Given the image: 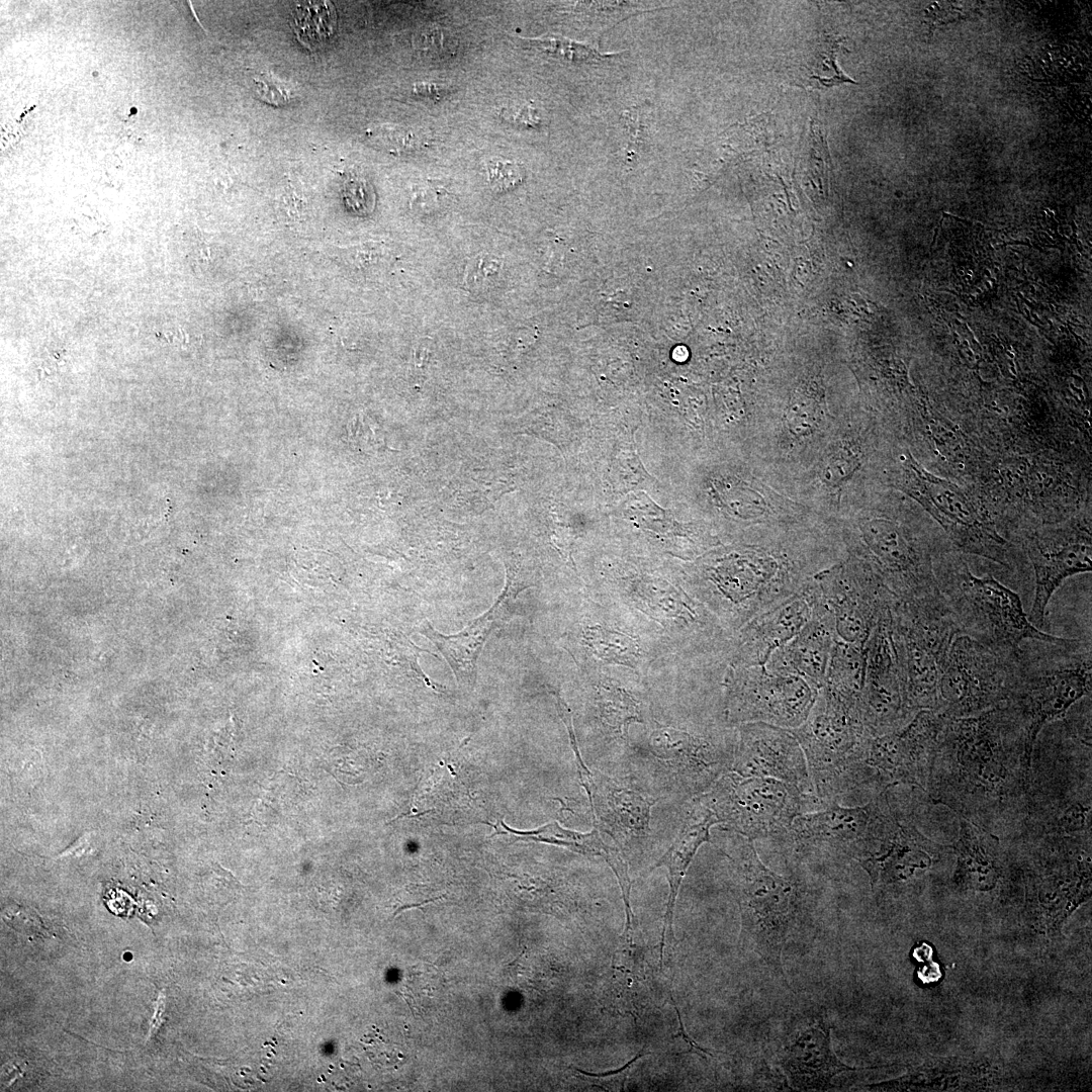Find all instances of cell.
<instances>
[{
	"mask_svg": "<svg viewBox=\"0 0 1092 1092\" xmlns=\"http://www.w3.org/2000/svg\"><path fill=\"white\" fill-rule=\"evenodd\" d=\"M1031 779L1025 732L1001 704L975 716L945 717L925 792L934 804L997 835L1023 825Z\"/></svg>",
	"mask_w": 1092,
	"mask_h": 1092,
	"instance_id": "obj_1",
	"label": "cell"
},
{
	"mask_svg": "<svg viewBox=\"0 0 1092 1092\" xmlns=\"http://www.w3.org/2000/svg\"><path fill=\"white\" fill-rule=\"evenodd\" d=\"M1090 644L1028 640L1021 644L1009 678L1004 705L1022 726L1031 753L1038 734L1062 720L1082 699L1091 697Z\"/></svg>",
	"mask_w": 1092,
	"mask_h": 1092,
	"instance_id": "obj_2",
	"label": "cell"
},
{
	"mask_svg": "<svg viewBox=\"0 0 1092 1092\" xmlns=\"http://www.w3.org/2000/svg\"><path fill=\"white\" fill-rule=\"evenodd\" d=\"M724 845L741 914L739 941L784 977L782 952L801 911L798 888L761 861L753 840L729 829Z\"/></svg>",
	"mask_w": 1092,
	"mask_h": 1092,
	"instance_id": "obj_3",
	"label": "cell"
},
{
	"mask_svg": "<svg viewBox=\"0 0 1092 1092\" xmlns=\"http://www.w3.org/2000/svg\"><path fill=\"white\" fill-rule=\"evenodd\" d=\"M938 589L960 634L998 650L1017 652L1028 640L1062 642L1066 638L1035 627L1014 590L992 575H975L959 558L934 566Z\"/></svg>",
	"mask_w": 1092,
	"mask_h": 1092,
	"instance_id": "obj_4",
	"label": "cell"
},
{
	"mask_svg": "<svg viewBox=\"0 0 1092 1092\" xmlns=\"http://www.w3.org/2000/svg\"><path fill=\"white\" fill-rule=\"evenodd\" d=\"M788 730L803 749L813 790L824 804L866 786L861 750L869 735L855 708L822 687L805 722Z\"/></svg>",
	"mask_w": 1092,
	"mask_h": 1092,
	"instance_id": "obj_5",
	"label": "cell"
},
{
	"mask_svg": "<svg viewBox=\"0 0 1092 1092\" xmlns=\"http://www.w3.org/2000/svg\"><path fill=\"white\" fill-rule=\"evenodd\" d=\"M776 547H748L709 562L704 577L725 604L736 629L789 599L819 570Z\"/></svg>",
	"mask_w": 1092,
	"mask_h": 1092,
	"instance_id": "obj_6",
	"label": "cell"
},
{
	"mask_svg": "<svg viewBox=\"0 0 1092 1092\" xmlns=\"http://www.w3.org/2000/svg\"><path fill=\"white\" fill-rule=\"evenodd\" d=\"M891 626L909 709L936 711L941 668L960 634L943 597L896 601Z\"/></svg>",
	"mask_w": 1092,
	"mask_h": 1092,
	"instance_id": "obj_7",
	"label": "cell"
},
{
	"mask_svg": "<svg viewBox=\"0 0 1092 1092\" xmlns=\"http://www.w3.org/2000/svg\"><path fill=\"white\" fill-rule=\"evenodd\" d=\"M701 797L718 824L751 839L786 837L800 814L824 806L816 796L770 778L724 774Z\"/></svg>",
	"mask_w": 1092,
	"mask_h": 1092,
	"instance_id": "obj_8",
	"label": "cell"
},
{
	"mask_svg": "<svg viewBox=\"0 0 1092 1092\" xmlns=\"http://www.w3.org/2000/svg\"><path fill=\"white\" fill-rule=\"evenodd\" d=\"M852 540L856 559L873 570L896 601L940 594L930 544L910 524L872 516L856 522Z\"/></svg>",
	"mask_w": 1092,
	"mask_h": 1092,
	"instance_id": "obj_9",
	"label": "cell"
},
{
	"mask_svg": "<svg viewBox=\"0 0 1092 1092\" xmlns=\"http://www.w3.org/2000/svg\"><path fill=\"white\" fill-rule=\"evenodd\" d=\"M899 823L888 790L861 806L827 803L798 815L786 835L803 854H821L856 861L879 850Z\"/></svg>",
	"mask_w": 1092,
	"mask_h": 1092,
	"instance_id": "obj_10",
	"label": "cell"
},
{
	"mask_svg": "<svg viewBox=\"0 0 1092 1092\" xmlns=\"http://www.w3.org/2000/svg\"><path fill=\"white\" fill-rule=\"evenodd\" d=\"M1018 651L998 650L958 634L941 668L936 712L970 717L1003 704Z\"/></svg>",
	"mask_w": 1092,
	"mask_h": 1092,
	"instance_id": "obj_11",
	"label": "cell"
},
{
	"mask_svg": "<svg viewBox=\"0 0 1092 1092\" xmlns=\"http://www.w3.org/2000/svg\"><path fill=\"white\" fill-rule=\"evenodd\" d=\"M900 462V488L924 507L960 549L1009 566L1008 543L959 486L931 474L909 454Z\"/></svg>",
	"mask_w": 1092,
	"mask_h": 1092,
	"instance_id": "obj_12",
	"label": "cell"
},
{
	"mask_svg": "<svg viewBox=\"0 0 1092 1092\" xmlns=\"http://www.w3.org/2000/svg\"><path fill=\"white\" fill-rule=\"evenodd\" d=\"M809 588L830 621L835 640L866 645L883 614L896 602L862 561L852 558L814 575Z\"/></svg>",
	"mask_w": 1092,
	"mask_h": 1092,
	"instance_id": "obj_13",
	"label": "cell"
},
{
	"mask_svg": "<svg viewBox=\"0 0 1092 1092\" xmlns=\"http://www.w3.org/2000/svg\"><path fill=\"white\" fill-rule=\"evenodd\" d=\"M725 711L733 723L761 722L794 729L807 719L820 689L765 665L736 666L726 676Z\"/></svg>",
	"mask_w": 1092,
	"mask_h": 1092,
	"instance_id": "obj_14",
	"label": "cell"
},
{
	"mask_svg": "<svg viewBox=\"0 0 1092 1092\" xmlns=\"http://www.w3.org/2000/svg\"><path fill=\"white\" fill-rule=\"evenodd\" d=\"M945 716L933 710L918 711L902 728L879 736H867L861 763L867 785L881 791L903 784L925 792L932 758Z\"/></svg>",
	"mask_w": 1092,
	"mask_h": 1092,
	"instance_id": "obj_15",
	"label": "cell"
},
{
	"mask_svg": "<svg viewBox=\"0 0 1092 1092\" xmlns=\"http://www.w3.org/2000/svg\"><path fill=\"white\" fill-rule=\"evenodd\" d=\"M647 744L655 777L681 795L706 793L732 767L734 750L701 734L663 727L651 732Z\"/></svg>",
	"mask_w": 1092,
	"mask_h": 1092,
	"instance_id": "obj_16",
	"label": "cell"
},
{
	"mask_svg": "<svg viewBox=\"0 0 1092 1092\" xmlns=\"http://www.w3.org/2000/svg\"><path fill=\"white\" fill-rule=\"evenodd\" d=\"M891 607L880 618L866 644L858 713L869 736L896 731L915 715L906 699L891 626Z\"/></svg>",
	"mask_w": 1092,
	"mask_h": 1092,
	"instance_id": "obj_17",
	"label": "cell"
},
{
	"mask_svg": "<svg viewBox=\"0 0 1092 1092\" xmlns=\"http://www.w3.org/2000/svg\"><path fill=\"white\" fill-rule=\"evenodd\" d=\"M564 724L575 755L579 780L592 809L596 828L610 836L626 855L647 845L651 837V808L657 799L625 787L614 779L588 769L580 755L571 719Z\"/></svg>",
	"mask_w": 1092,
	"mask_h": 1092,
	"instance_id": "obj_18",
	"label": "cell"
},
{
	"mask_svg": "<svg viewBox=\"0 0 1092 1092\" xmlns=\"http://www.w3.org/2000/svg\"><path fill=\"white\" fill-rule=\"evenodd\" d=\"M1084 767L1054 770L1049 780L1031 779L1025 837L1091 836V776L1090 767Z\"/></svg>",
	"mask_w": 1092,
	"mask_h": 1092,
	"instance_id": "obj_19",
	"label": "cell"
},
{
	"mask_svg": "<svg viewBox=\"0 0 1092 1092\" xmlns=\"http://www.w3.org/2000/svg\"><path fill=\"white\" fill-rule=\"evenodd\" d=\"M1034 571V595L1029 621L1043 626L1050 600L1068 577L1091 571V533L1085 522H1071L1059 528L1031 533L1026 541Z\"/></svg>",
	"mask_w": 1092,
	"mask_h": 1092,
	"instance_id": "obj_20",
	"label": "cell"
},
{
	"mask_svg": "<svg viewBox=\"0 0 1092 1092\" xmlns=\"http://www.w3.org/2000/svg\"><path fill=\"white\" fill-rule=\"evenodd\" d=\"M731 770L743 778L776 779L816 795L803 749L786 728L761 722L740 724Z\"/></svg>",
	"mask_w": 1092,
	"mask_h": 1092,
	"instance_id": "obj_21",
	"label": "cell"
},
{
	"mask_svg": "<svg viewBox=\"0 0 1092 1092\" xmlns=\"http://www.w3.org/2000/svg\"><path fill=\"white\" fill-rule=\"evenodd\" d=\"M527 584L518 571L508 569L506 585L493 606L457 634L443 635L428 622L420 632L429 638L444 655L459 684L473 687L476 679L478 655L491 631L506 621L513 603Z\"/></svg>",
	"mask_w": 1092,
	"mask_h": 1092,
	"instance_id": "obj_22",
	"label": "cell"
},
{
	"mask_svg": "<svg viewBox=\"0 0 1092 1092\" xmlns=\"http://www.w3.org/2000/svg\"><path fill=\"white\" fill-rule=\"evenodd\" d=\"M951 845L935 842L913 824L900 821L874 854L857 860L868 873L874 891L909 882L924 875Z\"/></svg>",
	"mask_w": 1092,
	"mask_h": 1092,
	"instance_id": "obj_23",
	"label": "cell"
},
{
	"mask_svg": "<svg viewBox=\"0 0 1092 1092\" xmlns=\"http://www.w3.org/2000/svg\"><path fill=\"white\" fill-rule=\"evenodd\" d=\"M777 1057L790 1084L799 1090H827L837 1075L855 1071L836 1057L830 1027L822 1019L804 1023L789 1034Z\"/></svg>",
	"mask_w": 1092,
	"mask_h": 1092,
	"instance_id": "obj_24",
	"label": "cell"
},
{
	"mask_svg": "<svg viewBox=\"0 0 1092 1092\" xmlns=\"http://www.w3.org/2000/svg\"><path fill=\"white\" fill-rule=\"evenodd\" d=\"M812 616L813 606L806 584L740 628L733 662L736 666L764 665L777 649L795 638Z\"/></svg>",
	"mask_w": 1092,
	"mask_h": 1092,
	"instance_id": "obj_25",
	"label": "cell"
},
{
	"mask_svg": "<svg viewBox=\"0 0 1092 1092\" xmlns=\"http://www.w3.org/2000/svg\"><path fill=\"white\" fill-rule=\"evenodd\" d=\"M715 824L718 822L712 810L701 796L696 798L677 836L654 866V868L664 867L667 870L669 884L660 940V965L663 960L666 934H669L670 939L674 937L673 915L679 887L699 847L704 842H711L710 828Z\"/></svg>",
	"mask_w": 1092,
	"mask_h": 1092,
	"instance_id": "obj_26",
	"label": "cell"
},
{
	"mask_svg": "<svg viewBox=\"0 0 1092 1092\" xmlns=\"http://www.w3.org/2000/svg\"><path fill=\"white\" fill-rule=\"evenodd\" d=\"M1001 845L997 835L960 818L959 835L951 844L957 855L954 884L965 890H992L1001 876Z\"/></svg>",
	"mask_w": 1092,
	"mask_h": 1092,
	"instance_id": "obj_27",
	"label": "cell"
},
{
	"mask_svg": "<svg viewBox=\"0 0 1092 1092\" xmlns=\"http://www.w3.org/2000/svg\"><path fill=\"white\" fill-rule=\"evenodd\" d=\"M834 642L830 621L824 615L815 614L794 639L770 655L764 665L772 670L798 674L821 689Z\"/></svg>",
	"mask_w": 1092,
	"mask_h": 1092,
	"instance_id": "obj_28",
	"label": "cell"
},
{
	"mask_svg": "<svg viewBox=\"0 0 1092 1092\" xmlns=\"http://www.w3.org/2000/svg\"><path fill=\"white\" fill-rule=\"evenodd\" d=\"M507 829L518 835V839L552 843L589 857H602L610 866L618 880L626 914L624 935L629 936V933L633 930L634 920L630 902L632 882L629 875L627 857L616 844L607 843L603 839L602 833L597 828L589 832L582 833L564 829L556 822L549 823L532 831H516L509 827H507Z\"/></svg>",
	"mask_w": 1092,
	"mask_h": 1092,
	"instance_id": "obj_29",
	"label": "cell"
},
{
	"mask_svg": "<svg viewBox=\"0 0 1092 1092\" xmlns=\"http://www.w3.org/2000/svg\"><path fill=\"white\" fill-rule=\"evenodd\" d=\"M866 658V645L835 640L823 685V688L855 708L857 712L864 679Z\"/></svg>",
	"mask_w": 1092,
	"mask_h": 1092,
	"instance_id": "obj_30",
	"label": "cell"
},
{
	"mask_svg": "<svg viewBox=\"0 0 1092 1092\" xmlns=\"http://www.w3.org/2000/svg\"><path fill=\"white\" fill-rule=\"evenodd\" d=\"M624 510L641 528L657 536L684 538L699 551L714 545V537L703 527L677 523L668 511L659 508L643 492L630 496Z\"/></svg>",
	"mask_w": 1092,
	"mask_h": 1092,
	"instance_id": "obj_31",
	"label": "cell"
},
{
	"mask_svg": "<svg viewBox=\"0 0 1092 1092\" xmlns=\"http://www.w3.org/2000/svg\"><path fill=\"white\" fill-rule=\"evenodd\" d=\"M292 26L303 46L311 50L321 48L336 30L335 8L328 1L297 2L292 11Z\"/></svg>",
	"mask_w": 1092,
	"mask_h": 1092,
	"instance_id": "obj_32",
	"label": "cell"
},
{
	"mask_svg": "<svg viewBox=\"0 0 1092 1092\" xmlns=\"http://www.w3.org/2000/svg\"><path fill=\"white\" fill-rule=\"evenodd\" d=\"M527 48L543 53L560 62L582 67L599 68L619 58L621 53L604 54L589 43L561 35L521 38Z\"/></svg>",
	"mask_w": 1092,
	"mask_h": 1092,
	"instance_id": "obj_33",
	"label": "cell"
},
{
	"mask_svg": "<svg viewBox=\"0 0 1092 1092\" xmlns=\"http://www.w3.org/2000/svg\"><path fill=\"white\" fill-rule=\"evenodd\" d=\"M596 704L603 724L623 739H626L631 723L643 722L640 704L624 689L600 686Z\"/></svg>",
	"mask_w": 1092,
	"mask_h": 1092,
	"instance_id": "obj_34",
	"label": "cell"
},
{
	"mask_svg": "<svg viewBox=\"0 0 1092 1092\" xmlns=\"http://www.w3.org/2000/svg\"><path fill=\"white\" fill-rule=\"evenodd\" d=\"M583 638L590 651L607 662L633 667L638 661V643L626 634L593 626L584 630Z\"/></svg>",
	"mask_w": 1092,
	"mask_h": 1092,
	"instance_id": "obj_35",
	"label": "cell"
},
{
	"mask_svg": "<svg viewBox=\"0 0 1092 1092\" xmlns=\"http://www.w3.org/2000/svg\"><path fill=\"white\" fill-rule=\"evenodd\" d=\"M502 269L500 260L491 254H479L467 265L465 283L474 291H484L497 281Z\"/></svg>",
	"mask_w": 1092,
	"mask_h": 1092,
	"instance_id": "obj_36",
	"label": "cell"
},
{
	"mask_svg": "<svg viewBox=\"0 0 1092 1092\" xmlns=\"http://www.w3.org/2000/svg\"><path fill=\"white\" fill-rule=\"evenodd\" d=\"M796 399L794 398L793 404L790 407L787 416L788 425L793 433H809L817 426L821 420L822 412L820 400L816 398H809L807 403L804 402L803 397L800 394Z\"/></svg>",
	"mask_w": 1092,
	"mask_h": 1092,
	"instance_id": "obj_37",
	"label": "cell"
},
{
	"mask_svg": "<svg viewBox=\"0 0 1092 1092\" xmlns=\"http://www.w3.org/2000/svg\"><path fill=\"white\" fill-rule=\"evenodd\" d=\"M644 1056L645 1054L643 1053V1051H641L623 1067L605 1073H592L582 1070L576 1071L581 1075V1077H584L585 1080H588L589 1083L595 1086H599L601 1088H604L605 1090L610 1091H621L624 1089V1084L628 1075V1071L631 1069V1067L637 1060L641 1059Z\"/></svg>",
	"mask_w": 1092,
	"mask_h": 1092,
	"instance_id": "obj_38",
	"label": "cell"
},
{
	"mask_svg": "<svg viewBox=\"0 0 1092 1092\" xmlns=\"http://www.w3.org/2000/svg\"><path fill=\"white\" fill-rule=\"evenodd\" d=\"M490 186L497 191L515 187L522 181L520 168L511 162H496L488 165Z\"/></svg>",
	"mask_w": 1092,
	"mask_h": 1092,
	"instance_id": "obj_39",
	"label": "cell"
},
{
	"mask_svg": "<svg viewBox=\"0 0 1092 1092\" xmlns=\"http://www.w3.org/2000/svg\"><path fill=\"white\" fill-rule=\"evenodd\" d=\"M255 85L258 95L266 102L281 105L289 100V90L270 76L255 79Z\"/></svg>",
	"mask_w": 1092,
	"mask_h": 1092,
	"instance_id": "obj_40",
	"label": "cell"
},
{
	"mask_svg": "<svg viewBox=\"0 0 1092 1092\" xmlns=\"http://www.w3.org/2000/svg\"><path fill=\"white\" fill-rule=\"evenodd\" d=\"M507 119L509 121L522 124L524 126H535L539 124V118L535 113V110L530 107L520 108L517 111L507 110Z\"/></svg>",
	"mask_w": 1092,
	"mask_h": 1092,
	"instance_id": "obj_41",
	"label": "cell"
},
{
	"mask_svg": "<svg viewBox=\"0 0 1092 1092\" xmlns=\"http://www.w3.org/2000/svg\"><path fill=\"white\" fill-rule=\"evenodd\" d=\"M673 1006H674L675 1012L677 1014V1019H678V1023H679L677 1033L674 1035V1037H681L682 1040L688 1044L689 1049H688L687 1053H695V1054L699 1055L700 1057H702L704 1059H706L707 1056L713 1057V1055L711 1053H709L708 1050L702 1048L692 1037H690V1035L685 1030V1026H684V1023L681 1021V1017H680L679 1011H678L675 1003H673Z\"/></svg>",
	"mask_w": 1092,
	"mask_h": 1092,
	"instance_id": "obj_42",
	"label": "cell"
},
{
	"mask_svg": "<svg viewBox=\"0 0 1092 1092\" xmlns=\"http://www.w3.org/2000/svg\"><path fill=\"white\" fill-rule=\"evenodd\" d=\"M164 1010H165L164 997H163V994L160 993L159 997H158V1000H157V1005H156V1008H155V1012H154V1015H153L152 1020H151V1026H150V1030H149V1039L153 1038L158 1033V1030H159L160 1026L162 1025Z\"/></svg>",
	"mask_w": 1092,
	"mask_h": 1092,
	"instance_id": "obj_43",
	"label": "cell"
},
{
	"mask_svg": "<svg viewBox=\"0 0 1092 1092\" xmlns=\"http://www.w3.org/2000/svg\"><path fill=\"white\" fill-rule=\"evenodd\" d=\"M414 91L417 94L432 97L437 96L440 89L434 84L419 83L415 85Z\"/></svg>",
	"mask_w": 1092,
	"mask_h": 1092,
	"instance_id": "obj_44",
	"label": "cell"
}]
</instances>
